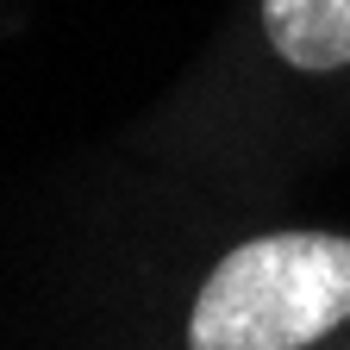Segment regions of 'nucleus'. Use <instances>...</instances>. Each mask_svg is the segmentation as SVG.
<instances>
[{
	"mask_svg": "<svg viewBox=\"0 0 350 350\" xmlns=\"http://www.w3.org/2000/svg\"><path fill=\"white\" fill-rule=\"evenodd\" d=\"M350 319V238L269 232L238 244L206 275L188 344L194 350H300Z\"/></svg>",
	"mask_w": 350,
	"mask_h": 350,
	"instance_id": "obj_1",
	"label": "nucleus"
},
{
	"mask_svg": "<svg viewBox=\"0 0 350 350\" xmlns=\"http://www.w3.org/2000/svg\"><path fill=\"white\" fill-rule=\"evenodd\" d=\"M262 31L306 75L350 63V0H262Z\"/></svg>",
	"mask_w": 350,
	"mask_h": 350,
	"instance_id": "obj_2",
	"label": "nucleus"
}]
</instances>
